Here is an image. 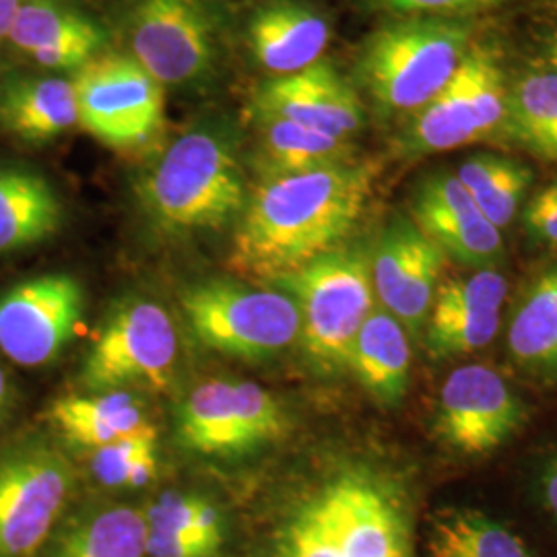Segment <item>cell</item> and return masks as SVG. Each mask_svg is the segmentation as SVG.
Segmentation results:
<instances>
[{"instance_id": "cell-1", "label": "cell", "mask_w": 557, "mask_h": 557, "mask_svg": "<svg viewBox=\"0 0 557 557\" xmlns=\"http://www.w3.org/2000/svg\"><path fill=\"white\" fill-rule=\"evenodd\" d=\"M374 180L376 165L359 161L264 180L244 207L230 267L277 281L337 250L361 220Z\"/></svg>"}, {"instance_id": "cell-2", "label": "cell", "mask_w": 557, "mask_h": 557, "mask_svg": "<svg viewBox=\"0 0 557 557\" xmlns=\"http://www.w3.org/2000/svg\"><path fill=\"white\" fill-rule=\"evenodd\" d=\"M269 557H413L407 498L372 469H341L278 522Z\"/></svg>"}, {"instance_id": "cell-3", "label": "cell", "mask_w": 557, "mask_h": 557, "mask_svg": "<svg viewBox=\"0 0 557 557\" xmlns=\"http://www.w3.org/2000/svg\"><path fill=\"white\" fill-rule=\"evenodd\" d=\"M140 200L170 232L220 230L244 211L246 188L225 140L211 133H188L143 178Z\"/></svg>"}, {"instance_id": "cell-4", "label": "cell", "mask_w": 557, "mask_h": 557, "mask_svg": "<svg viewBox=\"0 0 557 557\" xmlns=\"http://www.w3.org/2000/svg\"><path fill=\"white\" fill-rule=\"evenodd\" d=\"M469 46V27L455 21H395L363 44L359 79L384 112L416 114L455 77Z\"/></svg>"}, {"instance_id": "cell-5", "label": "cell", "mask_w": 557, "mask_h": 557, "mask_svg": "<svg viewBox=\"0 0 557 557\" xmlns=\"http://www.w3.org/2000/svg\"><path fill=\"white\" fill-rule=\"evenodd\" d=\"M299 310L306 356L324 372L349 370L359 329L374 310L372 262L359 250H333L277 278Z\"/></svg>"}, {"instance_id": "cell-6", "label": "cell", "mask_w": 557, "mask_h": 557, "mask_svg": "<svg viewBox=\"0 0 557 557\" xmlns=\"http://www.w3.org/2000/svg\"><path fill=\"white\" fill-rule=\"evenodd\" d=\"M182 310L202 345L234 358H273L299 338V310L289 294L202 283L182 296Z\"/></svg>"}, {"instance_id": "cell-7", "label": "cell", "mask_w": 557, "mask_h": 557, "mask_svg": "<svg viewBox=\"0 0 557 557\" xmlns=\"http://www.w3.org/2000/svg\"><path fill=\"white\" fill-rule=\"evenodd\" d=\"M81 128L112 149H139L165 124L163 85L133 57L108 54L83 64L75 79Z\"/></svg>"}, {"instance_id": "cell-8", "label": "cell", "mask_w": 557, "mask_h": 557, "mask_svg": "<svg viewBox=\"0 0 557 557\" xmlns=\"http://www.w3.org/2000/svg\"><path fill=\"white\" fill-rule=\"evenodd\" d=\"M75 483L60 450L44 442L0 455V557H36L54 535Z\"/></svg>"}, {"instance_id": "cell-9", "label": "cell", "mask_w": 557, "mask_h": 557, "mask_svg": "<svg viewBox=\"0 0 557 557\" xmlns=\"http://www.w3.org/2000/svg\"><path fill=\"white\" fill-rule=\"evenodd\" d=\"M283 432L277 398L248 380L205 382L180 407V440L199 455H238Z\"/></svg>"}, {"instance_id": "cell-10", "label": "cell", "mask_w": 557, "mask_h": 557, "mask_svg": "<svg viewBox=\"0 0 557 557\" xmlns=\"http://www.w3.org/2000/svg\"><path fill=\"white\" fill-rule=\"evenodd\" d=\"M178 358V335L160 304L135 301L110 319L83 363L89 391L145 384L163 391Z\"/></svg>"}, {"instance_id": "cell-11", "label": "cell", "mask_w": 557, "mask_h": 557, "mask_svg": "<svg viewBox=\"0 0 557 557\" xmlns=\"http://www.w3.org/2000/svg\"><path fill=\"white\" fill-rule=\"evenodd\" d=\"M524 405L498 370L469 363L444 380L436 407L442 442L465 457L498 450L520 430Z\"/></svg>"}, {"instance_id": "cell-12", "label": "cell", "mask_w": 557, "mask_h": 557, "mask_svg": "<svg viewBox=\"0 0 557 557\" xmlns=\"http://www.w3.org/2000/svg\"><path fill=\"white\" fill-rule=\"evenodd\" d=\"M128 32L133 59L161 85L199 79L213 64L215 29L200 0H139Z\"/></svg>"}, {"instance_id": "cell-13", "label": "cell", "mask_w": 557, "mask_h": 557, "mask_svg": "<svg viewBox=\"0 0 557 557\" xmlns=\"http://www.w3.org/2000/svg\"><path fill=\"white\" fill-rule=\"evenodd\" d=\"M83 314L81 285L69 275L23 281L0 296V349L25 368L59 358Z\"/></svg>"}, {"instance_id": "cell-14", "label": "cell", "mask_w": 557, "mask_h": 557, "mask_svg": "<svg viewBox=\"0 0 557 557\" xmlns=\"http://www.w3.org/2000/svg\"><path fill=\"white\" fill-rule=\"evenodd\" d=\"M446 255L413 221H395L372 260L374 294L382 308L411 333L425 326Z\"/></svg>"}, {"instance_id": "cell-15", "label": "cell", "mask_w": 557, "mask_h": 557, "mask_svg": "<svg viewBox=\"0 0 557 557\" xmlns=\"http://www.w3.org/2000/svg\"><path fill=\"white\" fill-rule=\"evenodd\" d=\"M508 281L494 269L440 281L425 320V347L436 359L471 356L487 347L502 324Z\"/></svg>"}, {"instance_id": "cell-16", "label": "cell", "mask_w": 557, "mask_h": 557, "mask_svg": "<svg viewBox=\"0 0 557 557\" xmlns=\"http://www.w3.org/2000/svg\"><path fill=\"white\" fill-rule=\"evenodd\" d=\"M411 213L413 223L446 259L485 267L502 257L504 244L498 227L481 215L457 174H434L425 180L416 193Z\"/></svg>"}, {"instance_id": "cell-17", "label": "cell", "mask_w": 557, "mask_h": 557, "mask_svg": "<svg viewBox=\"0 0 557 557\" xmlns=\"http://www.w3.org/2000/svg\"><path fill=\"white\" fill-rule=\"evenodd\" d=\"M257 103L260 114L292 120L341 139H349L363 126V108L356 89L326 60L267 83Z\"/></svg>"}, {"instance_id": "cell-18", "label": "cell", "mask_w": 557, "mask_h": 557, "mask_svg": "<svg viewBox=\"0 0 557 557\" xmlns=\"http://www.w3.org/2000/svg\"><path fill=\"white\" fill-rule=\"evenodd\" d=\"M248 40L260 66L285 77L322 60L331 40V27L312 7L278 0L262 7L252 17Z\"/></svg>"}, {"instance_id": "cell-19", "label": "cell", "mask_w": 557, "mask_h": 557, "mask_svg": "<svg viewBox=\"0 0 557 557\" xmlns=\"http://www.w3.org/2000/svg\"><path fill=\"white\" fill-rule=\"evenodd\" d=\"M60 221L62 205L48 180L27 168L0 165V255L54 236Z\"/></svg>"}, {"instance_id": "cell-20", "label": "cell", "mask_w": 557, "mask_h": 557, "mask_svg": "<svg viewBox=\"0 0 557 557\" xmlns=\"http://www.w3.org/2000/svg\"><path fill=\"white\" fill-rule=\"evenodd\" d=\"M349 370L382 405H397L407 393L411 345L407 329L384 308L372 310L359 329Z\"/></svg>"}, {"instance_id": "cell-21", "label": "cell", "mask_w": 557, "mask_h": 557, "mask_svg": "<svg viewBox=\"0 0 557 557\" xmlns=\"http://www.w3.org/2000/svg\"><path fill=\"white\" fill-rule=\"evenodd\" d=\"M0 122L23 140L59 137L79 124L73 81L38 77L9 83L0 94Z\"/></svg>"}, {"instance_id": "cell-22", "label": "cell", "mask_w": 557, "mask_h": 557, "mask_svg": "<svg viewBox=\"0 0 557 557\" xmlns=\"http://www.w3.org/2000/svg\"><path fill=\"white\" fill-rule=\"evenodd\" d=\"M149 524L133 506H106L69 520L46 543V557H149Z\"/></svg>"}, {"instance_id": "cell-23", "label": "cell", "mask_w": 557, "mask_h": 557, "mask_svg": "<svg viewBox=\"0 0 557 557\" xmlns=\"http://www.w3.org/2000/svg\"><path fill=\"white\" fill-rule=\"evenodd\" d=\"M508 351L520 370L557 376V262L518 301L508 326Z\"/></svg>"}, {"instance_id": "cell-24", "label": "cell", "mask_w": 557, "mask_h": 557, "mask_svg": "<svg viewBox=\"0 0 557 557\" xmlns=\"http://www.w3.org/2000/svg\"><path fill=\"white\" fill-rule=\"evenodd\" d=\"M60 434L85 448H100L147 425L145 409L128 393H103L98 397H64L50 409Z\"/></svg>"}, {"instance_id": "cell-25", "label": "cell", "mask_w": 557, "mask_h": 557, "mask_svg": "<svg viewBox=\"0 0 557 557\" xmlns=\"http://www.w3.org/2000/svg\"><path fill=\"white\" fill-rule=\"evenodd\" d=\"M262 119V165L271 176L299 174L356 161V145L273 114Z\"/></svg>"}, {"instance_id": "cell-26", "label": "cell", "mask_w": 557, "mask_h": 557, "mask_svg": "<svg viewBox=\"0 0 557 557\" xmlns=\"http://www.w3.org/2000/svg\"><path fill=\"white\" fill-rule=\"evenodd\" d=\"M428 552L430 557H533L508 527L467 508L442 510L434 517Z\"/></svg>"}, {"instance_id": "cell-27", "label": "cell", "mask_w": 557, "mask_h": 557, "mask_svg": "<svg viewBox=\"0 0 557 557\" xmlns=\"http://www.w3.org/2000/svg\"><path fill=\"white\" fill-rule=\"evenodd\" d=\"M478 140H481L478 122L473 116L462 69L458 66L455 77L442 87L438 96H434L413 114L407 133V149L428 156L453 151Z\"/></svg>"}, {"instance_id": "cell-28", "label": "cell", "mask_w": 557, "mask_h": 557, "mask_svg": "<svg viewBox=\"0 0 557 557\" xmlns=\"http://www.w3.org/2000/svg\"><path fill=\"white\" fill-rule=\"evenodd\" d=\"M457 178L475 200L481 215L494 227L504 230L517 218L533 174L508 158L475 156L458 168Z\"/></svg>"}, {"instance_id": "cell-29", "label": "cell", "mask_w": 557, "mask_h": 557, "mask_svg": "<svg viewBox=\"0 0 557 557\" xmlns=\"http://www.w3.org/2000/svg\"><path fill=\"white\" fill-rule=\"evenodd\" d=\"M510 131L531 153L557 165V73H531L508 98Z\"/></svg>"}, {"instance_id": "cell-30", "label": "cell", "mask_w": 557, "mask_h": 557, "mask_svg": "<svg viewBox=\"0 0 557 557\" xmlns=\"http://www.w3.org/2000/svg\"><path fill=\"white\" fill-rule=\"evenodd\" d=\"M100 36H103L101 27L60 4L59 0H25L15 13L7 38L32 57L66 41Z\"/></svg>"}, {"instance_id": "cell-31", "label": "cell", "mask_w": 557, "mask_h": 557, "mask_svg": "<svg viewBox=\"0 0 557 557\" xmlns=\"http://www.w3.org/2000/svg\"><path fill=\"white\" fill-rule=\"evenodd\" d=\"M94 473L108 487H143L158 471V432L151 423L96 448Z\"/></svg>"}, {"instance_id": "cell-32", "label": "cell", "mask_w": 557, "mask_h": 557, "mask_svg": "<svg viewBox=\"0 0 557 557\" xmlns=\"http://www.w3.org/2000/svg\"><path fill=\"white\" fill-rule=\"evenodd\" d=\"M460 69L478 122L479 139H492L508 119V94L498 60L487 48L469 46Z\"/></svg>"}, {"instance_id": "cell-33", "label": "cell", "mask_w": 557, "mask_h": 557, "mask_svg": "<svg viewBox=\"0 0 557 557\" xmlns=\"http://www.w3.org/2000/svg\"><path fill=\"white\" fill-rule=\"evenodd\" d=\"M145 517L149 529L153 531L199 539L223 547V517L220 508L207 498L195 494L168 492L149 506Z\"/></svg>"}, {"instance_id": "cell-34", "label": "cell", "mask_w": 557, "mask_h": 557, "mask_svg": "<svg viewBox=\"0 0 557 557\" xmlns=\"http://www.w3.org/2000/svg\"><path fill=\"white\" fill-rule=\"evenodd\" d=\"M374 9L395 15H460L469 11H481L504 0H368Z\"/></svg>"}, {"instance_id": "cell-35", "label": "cell", "mask_w": 557, "mask_h": 557, "mask_svg": "<svg viewBox=\"0 0 557 557\" xmlns=\"http://www.w3.org/2000/svg\"><path fill=\"white\" fill-rule=\"evenodd\" d=\"M524 223L535 238L557 246V182L531 199L524 211Z\"/></svg>"}, {"instance_id": "cell-36", "label": "cell", "mask_w": 557, "mask_h": 557, "mask_svg": "<svg viewBox=\"0 0 557 557\" xmlns=\"http://www.w3.org/2000/svg\"><path fill=\"white\" fill-rule=\"evenodd\" d=\"M220 545L199 541V539L180 537L163 531L149 529L147 554L149 557H215Z\"/></svg>"}, {"instance_id": "cell-37", "label": "cell", "mask_w": 557, "mask_h": 557, "mask_svg": "<svg viewBox=\"0 0 557 557\" xmlns=\"http://www.w3.org/2000/svg\"><path fill=\"white\" fill-rule=\"evenodd\" d=\"M541 490H543L545 506L557 518V455L549 458V462L541 473Z\"/></svg>"}, {"instance_id": "cell-38", "label": "cell", "mask_w": 557, "mask_h": 557, "mask_svg": "<svg viewBox=\"0 0 557 557\" xmlns=\"http://www.w3.org/2000/svg\"><path fill=\"white\" fill-rule=\"evenodd\" d=\"M25 0H0V40L9 36L11 23L15 20V13Z\"/></svg>"}, {"instance_id": "cell-39", "label": "cell", "mask_w": 557, "mask_h": 557, "mask_svg": "<svg viewBox=\"0 0 557 557\" xmlns=\"http://www.w3.org/2000/svg\"><path fill=\"white\" fill-rule=\"evenodd\" d=\"M9 403H11V384H9L7 372L0 366V423H2V419H4L7 411H9Z\"/></svg>"}, {"instance_id": "cell-40", "label": "cell", "mask_w": 557, "mask_h": 557, "mask_svg": "<svg viewBox=\"0 0 557 557\" xmlns=\"http://www.w3.org/2000/svg\"><path fill=\"white\" fill-rule=\"evenodd\" d=\"M547 59H549V64L554 66V71L557 73V29L554 32L552 40H549V46H547Z\"/></svg>"}]
</instances>
